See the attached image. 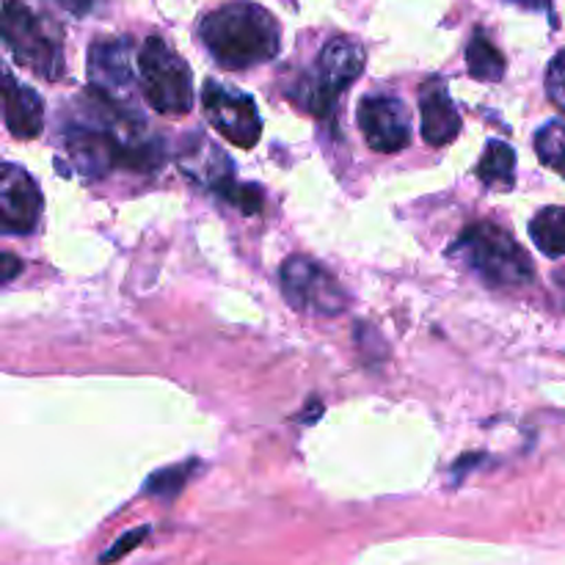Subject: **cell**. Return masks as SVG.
Wrapping results in <instances>:
<instances>
[{"label":"cell","instance_id":"18","mask_svg":"<svg viewBox=\"0 0 565 565\" xmlns=\"http://www.w3.org/2000/svg\"><path fill=\"white\" fill-rule=\"evenodd\" d=\"M535 154H539L541 163L565 177V121H546L535 132Z\"/></svg>","mask_w":565,"mask_h":565},{"label":"cell","instance_id":"2","mask_svg":"<svg viewBox=\"0 0 565 565\" xmlns=\"http://www.w3.org/2000/svg\"><path fill=\"white\" fill-rule=\"evenodd\" d=\"M199 39L224 70H248L279 55L281 28L263 6L232 0L202 17Z\"/></svg>","mask_w":565,"mask_h":565},{"label":"cell","instance_id":"22","mask_svg":"<svg viewBox=\"0 0 565 565\" xmlns=\"http://www.w3.org/2000/svg\"><path fill=\"white\" fill-rule=\"evenodd\" d=\"M53 6H58L61 11L72 17H92L103 9L105 0H50Z\"/></svg>","mask_w":565,"mask_h":565},{"label":"cell","instance_id":"19","mask_svg":"<svg viewBox=\"0 0 565 565\" xmlns=\"http://www.w3.org/2000/svg\"><path fill=\"white\" fill-rule=\"evenodd\" d=\"M193 467H196V463H185V467H169L163 469V472L152 475V478L147 480V486H143V494L160 497V500H174L182 491V486H185L188 472H191Z\"/></svg>","mask_w":565,"mask_h":565},{"label":"cell","instance_id":"3","mask_svg":"<svg viewBox=\"0 0 565 565\" xmlns=\"http://www.w3.org/2000/svg\"><path fill=\"white\" fill-rule=\"evenodd\" d=\"M450 257L494 290L524 287L535 276L527 252L513 241L511 232L489 221L463 230L450 246Z\"/></svg>","mask_w":565,"mask_h":565},{"label":"cell","instance_id":"12","mask_svg":"<svg viewBox=\"0 0 565 565\" xmlns=\"http://www.w3.org/2000/svg\"><path fill=\"white\" fill-rule=\"evenodd\" d=\"M177 166L182 169V174L218 193L221 199L237 185L230 154L218 143L210 141L204 132H191L188 138H182L180 149H177Z\"/></svg>","mask_w":565,"mask_h":565},{"label":"cell","instance_id":"14","mask_svg":"<svg viewBox=\"0 0 565 565\" xmlns=\"http://www.w3.org/2000/svg\"><path fill=\"white\" fill-rule=\"evenodd\" d=\"M3 119L14 138L39 136L44 121L42 97L31 86H22L11 70L3 75Z\"/></svg>","mask_w":565,"mask_h":565},{"label":"cell","instance_id":"10","mask_svg":"<svg viewBox=\"0 0 565 565\" xmlns=\"http://www.w3.org/2000/svg\"><path fill=\"white\" fill-rule=\"evenodd\" d=\"M132 39L127 36H103L88 47V81L92 88L103 92L105 97L127 103L132 86H136V70H132Z\"/></svg>","mask_w":565,"mask_h":565},{"label":"cell","instance_id":"8","mask_svg":"<svg viewBox=\"0 0 565 565\" xmlns=\"http://www.w3.org/2000/svg\"><path fill=\"white\" fill-rule=\"evenodd\" d=\"M202 108L210 125L230 143L241 149L257 147L263 136V119L248 94L224 86L218 81H207L202 88Z\"/></svg>","mask_w":565,"mask_h":565},{"label":"cell","instance_id":"4","mask_svg":"<svg viewBox=\"0 0 565 565\" xmlns=\"http://www.w3.org/2000/svg\"><path fill=\"white\" fill-rule=\"evenodd\" d=\"M364 72V47L348 36L323 44L312 70L298 81L290 97L318 119H331L342 94Z\"/></svg>","mask_w":565,"mask_h":565},{"label":"cell","instance_id":"1","mask_svg":"<svg viewBox=\"0 0 565 565\" xmlns=\"http://www.w3.org/2000/svg\"><path fill=\"white\" fill-rule=\"evenodd\" d=\"M64 149L77 171L103 177L105 171H158L166 160V147L147 130V121L132 105L105 97L97 88L75 99V114L64 121Z\"/></svg>","mask_w":565,"mask_h":565},{"label":"cell","instance_id":"11","mask_svg":"<svg viewBox=\"0 0 565 565\" xmlns=\"http://www.w3.org/2000/svg\"><path fill=\"white\" fill-rule=\"evenodd\" d=\"M44 199L22 166L6 163L0 171V230L6 235H28L42 218Z\"/></svg>","mask_w":565,"mask_h":565},{"label":"cell","instance_id":"20","mask_svg":"<svg viewBox=\"0 0 565 565\" xmlns=\"http://www.w3.org/2000/svg\"><path fill=\"white\" fill-rule=\"evenodd\" d=\"M546 94L565 114V50L552 58L550 70H546Z\"/></svg>","mask_w":565,"mask_h":565},{"label":"cell","instance_id":"6","mask_svg":"<svg viewBox=\"0 0 565 565\" xmlns=\"http://www.w3.org/2000/svg\"><path fill=\"white\" fill-rule=\"evenodd\" d=\"M3 39L17 64L31 70L44 81L64 75V50L61 39L44 20H39L22 0L3 3Z\"/></svg>","mask_w":565,"mask_h":565},{"label":"cell","instance_id":"17","mask_svg":"<svg viewBox=\"0 0 565 565\" xmlns=\"http://www.w3.org/2000/svg\"><path fill=\"white\" fill-rule=\"evenodd\" d=\"M530 237L546 257H565V207H544L530 221Z\"/></svg>","mask_w":565,"mask_h":565},{"label":"cell","instance_id":"9","mask_svg":"<svg viewBox=\"0 0 565 565\" xmlns=\"http://www.w3.org/2000/svg\"><path fill=\"white\" fill-rule=\"evenodd\" d=\"M359 127H362L364 141L375 152H401L412 143V116L403 99L392 94H370L359 103L356 110Z\"/></svg>","mask_w":565,"mask_h":565},{"label":"cell","instance_id":"7","mask_svg":"<svg viewBox=\"0 0 565 565\" xmlns=\"http://www.w3.org/2000/svg\"><path fill=\"white\" fill-rule=\"evenodd\" d=\"M281 292L292 309L323 318L345 312L348 307L345 290L337 285L334 276L307 257H290L281 265Z\"/></svg>","mask_w":565,"mask_h":565},{"label":"cell","instance_id":"21","mask_svg":"<svg viewBox=\"0 0 565 565\" xmlns=\"http://www.w3.org/2000/svg\"><path fill=\"white\" fill-rule=\"evenodd\" d=\"M147 533H149L147 527H138V530H132V533L121 535V539L116 541V544L110 546V550L105 552L103 557H99V563H103V565H108V563H116V561H121V557H125L127 552H130V550H136V546L141 544L143 539H147Z\"/></svg>","mask_w":565,"mask_h":565},{"label":"cell","instance_id":"24","mask_svg":"<svg viewBox=\"0 0 565 565\" xmlns=\"http://www.w3.org/2000/svg\"><path fill=\"white\" fill-rule=\"evenodd\" d=\"M508 3L519 6V9H527V11H546V14H552V0H508Z\"/></svg>","mask_w":565,"mask_h":565},{"label":"cell","instance_id":"16","mask_svg":"<svg viewBox=\"0 0 565 565\" xmlns=\"http://www.w3.org/2000/svg\"><path fill=\"white\" fill-rule=\"evenodd\" d=\"M467 66L469 75L483 83H500L505 75V55L494 47L483 31H475L467 44Z\"/></svg>","mask_w":565,"mask_h":565},{"label":"cell","instance_id":"5","mask_svg":"<svg viewBox=\"0 0 565 565\" xmlns=\"http://www.w3.org/2000/svg\"><path fill=\"white\" fill-rule=\"evenodd\" d=\"M138 81L147 103L163 116H185L193 108L191 66L166 39L149 36L138 50Z\"/></svg>","mask_w":565,"mask_h":565},{"label":"cell","instance_id":"23","mask_svg":"<svg viewBox=\"0 0 565 565\" xmlns=\"http://www.w3.org/2000/svg\"><path fill=\"white\" fill-rule=\"evenodd\" d=\"M0 265H3V270H0V279H3V281H11V279H14L17 270L22 268L20 259H17L14 254H3V257H0Z\"/></svg>","mask_w":565,"mask_h":565},{"label":"cell","instance_id":"13","mask_svg":"<svg viewBox=\"0 0 565 565\" xmlns=\"http://www.w3.org/2000/svg\"><path fill=\"white\" fill-rule=\"evenodd\" d=\"M423 110V138L430 147H447L461 132V114L452 105L445 81H430L419 94Z\"/></svg>","mask_w":565,"mask_h":565},{"label":"cell","instance_id":"15","mask_svg":"<svg viewBox=\"0 0 565 565\" xmlns=\"http://www.w3.org/2000/svg\"><path fill=\"white\" fill-rule=\"evenodd\" d=\"M478 180L494 191H511L516 185V152L505 141H489L478 163Z\"/></svg>","mask_w":565,"mask_h":565}]
</instances>
